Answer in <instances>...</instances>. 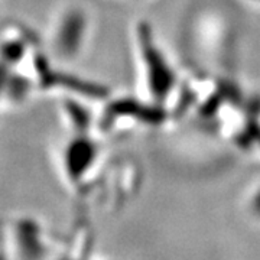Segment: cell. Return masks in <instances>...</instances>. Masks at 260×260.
Segmentation results:
<instances>
[{
    "mask_svg": "<svg viewBox=\"0 0 260 260\" xmlns=\"http://www.w3.org/2000/svg\"><path fill=\"white\" fill-rule=\"evenodd\" d=\"M138 55V77L140 85L148 93V102L167 110L169 104L179 102L181 84L177 71L160 49L152 30L138 25L135 30Z\"/></svg>",
    "mask_w": 260,
    "mask_h": 260,
    "instance_id": "6da1fadb",
    "label": "cell"
},
{
    "mask_svg": "<svg viewBox=\"0 0 260 260\" xmlns=\"http://www.w3.org/2000/svg\"><path fill=\"white\" fill-rule=\"evenodd\" d=\"M243 213L250 220L251 223L260 225V181L253 182L242 200Z\"/></svg>",
    "mask_w": 260,
    "mask_h": 260,
    "instance_id": "7a4b0ae2",
    "label": "cell"
}]
</instances>
